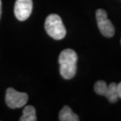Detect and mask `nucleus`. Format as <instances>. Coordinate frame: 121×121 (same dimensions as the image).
<instances>
[{
  "instance_id": "obj_2",
  "label": "nucleus",
  "mask_w": 121,
  "mask_h": 121,
  "mask_svg": "<svg viewBox=\"0 0 121 121\" xmlns=\"http://www.w3.org/2000/svg\"><path fill=\"white\" fill-rule=\"evenodd\" d=\"M45 28L47 34L56 40L63 39L66 36V28L61 17L57 14L48 15L45 22Z\"/></svg>"
},
{
  "instance_id": "obj_4",
  "label": "nucleus",
  "mask_w": 121,
  "mask_h": 121,
  "mask_svg": "<svg viewBox=\"0 0 121 121\" xmlns=\"http://www.w3.org/2000/svg\"><path fill=\"white\" fill-rule=\"evenodd\" d=\"M96 20L100 32L105 37H112L115 34V28L108 18L106 12L102 9L96 11Z\"/></svg>"
},
{
  "instance_id": "obj_1",
  "label": "nucleus",
  "mask_w": 121,
  "mask_h": 121,
  "mask_svg": "<svg viewBox=\"0 0 121 121\" xmlns=\"http://www.w3.org/2000/svg\"><path fill=\"white\" fill-rule=\"evenodd\" d=\"M78 54L72 49H65L60 53L59 63L60 65V75L63 79L73 78L77 73Z\"/></svg>"
},
{
  "instance_id": "obj_5",
  "label": "nucleus",
  "mask_w": 121,
  "mask_h": 121,
  "mask_svg": "<svg viewBox=\"0 0 121 121\" xmlns=\"http://www.w3.org/2000/svg\"><path fill=\"white\" fill-rule=\"evenodd\" d=\"M32 8V0H17L14 6L15 16L20 21L26 20L31 14Z\"/></svg>"
},
{
  "instance_id": "obj_8",
  "label": "nucleus",
  "mask_w": 121,
  "mask_h": 121,
  "mask_svg": "<svg viewBox=\"0 0 121 121\" xmlns=\"http://www.w3.org/2000/svg\"><path fill=\"white\" fill-rule=\"evenodd\" d=\"M20 121H35L37 120L36 117L35 108L32 105H27L24 109L22 116L20 118Z\"/></svg>"
},
{
  "instance_id": "obj_10",
  "label": "nucleus",
  "mask_w": 121,
  "mask_h": 121,
  "mask_svg": "<svg viewBox=\"0 0 121 121\" xmlns=\"http://www.w3.org/2000/svg\"><path fill=\"white\" fill-rule=\"evenodd\" d=\"M117 92H118V96L120 98H121V82L117 84Z\"/></svg>"
},
{
  "instance_id": "obj_7",
  "label": "nucleus",
  "mask_w": 121,
  "mask_h": 121,
  "mask_svg": "<svg viewBox=\"0 0 121 121\" xmlns=\"http://www.w3.org/2000/svg\"><path fill=\"white\" fill-rule=\"evenodd\" d=\"M105 97H106L107 99L111 103H115L117 102L118 98H119V96H118L117 83H111L108 86Z\"/></svg>"
},
{
  "instance_id": "obj_6",
  "label": "nucleus",
  "mask_w": 121,
  "mask_h": 121,
  "mask_svg": "<svg viewBox=\"0 0 121 121\" xmlns=\"http://www.w3.org/2000/svg\"><path fill=\"white\" fill-rule=\"evenodd\" d=\"M59 119L60 121H78L79 117L72 111L70 108L66 105L60 110Z\"/></svg>"
},
{
  "instance_id": "obj_9",
  "label": "nucleus",
  "mask_w": 121,
  "mask_h": 121,
  "mask_svg": "<svg viewBox=\"0 0 121 121\" xmlns=\"http://www.w3.org/2000/svg\"><path fill=\"white\" fill-rule=\"evenodd\" d=\"M107 87H108V86H107V84L105 81L99 80L95 83L94 90H95V93H96L97 94L105 96V92H106V90H107Z\"/></svg>"
},
{
  "instance_id": "obj_3",
  "label": "nucleus",
  "mask_w": 121,
  "mask_h": 121,
  "mask_svg": "<svg viewBox=\"0 0 121 121\" xmlns=\"http://www.w3.org/2000/svg\"><path fill=\"white\" fill-rule=\"evenodd\" d=\"M28 100V95L24 92L17 91L16 90L9 87L6 90V105L11 109L21 108L26 105Z\"/></svg>"
},
{
  "instance_id": "obj_11",
  "label": "nucleus",
  "mask_w": 121,
  "mask_h": 121,
  "mask_svg": "<svg viewBox=\"0 0 121 121\" xmlns=\"http://www.w3.org/2000/svg\"><path fill=\"white\" fill-rule=\"evenodd\" d=\"M1 14H2V2L0 0V18H1Z\"/></svg>"
}]
</instances>
